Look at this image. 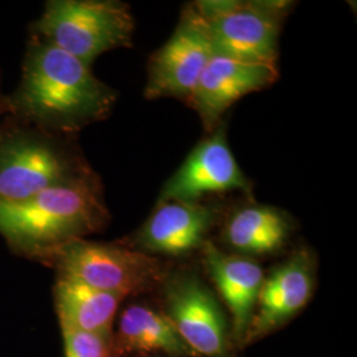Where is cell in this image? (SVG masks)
<instances>
[{"instance_id": "13", "label": "cell", "mask_w": 357, "mask_h": 357, "mask_svg": "<svg viewBox=\"0 0 357 357\" xmlns=\"http://www.w3.org/2000/svg\"><path fill=\"white\" fill-rule=\"evenodd\" d=\"M203 265L230 312L233 345L243 347L264 282V270L255 259L224 252L212 241L200 249Z\"/></svg>"}, {"instance_id": "3", "label": "cell", "mask_w": 357, "mask_h": 357, "mask_svg": "<svg viewBox=\"0 0 357 357\" xmlns=\"http://www.w3.org/2000/svg\"><path fill=\"white\" fill-rule=\"evenodd\" d=\"M56 270L57 277L85 283L122 298L149 293L162 286L168 273L165 264L125 243H105L78 238L36 255Z\"/></svg>"}, {"instance_id": "16", "label": "cell", "mask_w": 357, "mask_h": 357, "mask_svg": "<svg viewBox=\"0 0 357 357\" xmlns=\"http://www.w3.org/2000/svg\"><path fill=\"white\" fill-rule=\"evenodd\" d=\"M53 298L61 331L86 332L113 331L118 307L125 299L65 277H57Z\"/></svg>"}, {"instance_id": "17", "label": "cell", "mask_w": 357, "mask_h": 357, "mask_svg": "<svg viewBox=\"0 0 357 357\" xmlns=\"http://www.w3.org/2000/svg\"><path fill=\"white\" fill-rule=\"evenodd\" d=\"M65 357H112L114 332L63 331Z\"/></svg>"}, {"instance_id": "15", "label": "cell", "mask_w": 357, "mask_h": 357, "mask_svg": "<svg viewBox=\"0 0 357 357\" xmlns=\"http://www.w3.org/2000/svg\"><path fill=\"white\" fill-rule=\"evenodd\" d=\"M114 349L128 354H165L169 357H197L163 311L144 305L128 306L114 333Z\"/></svg>"}, {"instance_id": "10", "label": "cell", "mask_w": 357, "mask_h": 357, "mask_svg": "<svg viewBox=\"0 0 357 357\" xmlns=\"http://www.w3.org/2000/svg\"><path fill=\"white\" fill-rule=\"evenodd\" d=\"M252 184L230 150L225 126H217L168 178L158 203L200 202L206 195L249 192Z\"/></svg>"}, {"instance_id": "2", "label": "cell", "mask_w": 357, "mask_h": 357, "mask_svg": "<svg viewBox=\"0 0 357 357\" xmlns=\"http://www.w3.org/2000/svg\"><path fill=\"white\" fill-rule=\"evenodd\" d=\"M109 217L98 180L85 171L26 200L0 202V236L13 252L33 259L102 229Z\"/></svg>"}, {"instance_id": "6", "label": "cell", "mask_w": 357, "mask_h": 357, "mask_svg": "<svg viewBox=\"0 0 357 357\" xmlns=\"http://www.w3.org/2000/svg\"><path fill=\"white\" fill-rule=\"evenodd\" d=\"M88 171L41 130L0 132V202H22Z\"/></svg>"}, {"instance_id": "7", "label": "cell", "mask_w": 357, "mask_h": 357, "mask_svg": "<svg viewBox=\"0 0 357 357\" xmlns=\"http://www.w3.org/2000/svg\"><path fill=\"white\" fill-rule=\"evenodd\" d=\"M167 318L197 357H231L230 324L215 294L192 271L162 283Z\"/></svg>"}, {"instance_id": "9", "label": "cell", "mask_w": 357, "mask_h": 357, "mask_svg": "<svg viewBox=\"0 0 357 357\" xmlns=\"http://www.w3.org/2000/svg\"><path fill=\"white\" fill-rule=\"evenodd\" d=\"M317 283L311 250L298 249L264 278L243 347L253 344L293 320L310 303Z\"/></svg>"}, {"instance_id": "4", "label": "cell", "mask_w": 357, "mask_h": 357, "mask_svg": "<svg viewBox=\"0 0 357 357\" xmlns=\"http://www.w3.org/2000/svg\"><path fill=\"white\" fill-rule=\"evenodd\" d=\"M135 20L114 0H51L33 26V35L86 65L105 52L132 45Z\"/></svg>"}, {"instance_id": "11", "label": "cell", "mask_w": 357, "mask_h": 357, "mask_svg": "<svg viewBox=\"0 0 357 357\" xmlns=\"http://www.w3.org/2000/svg\"><path fill=\"white\" fill-rule=\"evenodd\" d=\"M280 77L277 64L250 63L213 54L193 90L188 105L212 132L222 115L245 96L271 86Z\"/></svg>"}, {"instance_id": "12", "label": "cell", "mask_w": 357, "mask_h": 357, "mask_svg": "<svg viewBox=\"0 0 357 357\" xmlns=\"http://www.w3.org/2000/svg\"><path fill=\"white\" fill-rule=\"evenodd\" d=\"M218 217L216 205L202 202L158 203L134 237L125 243L146 255L181 257L200 250Z\"/></svg>"}, {"instance_id": "1", "label": "cell", "mask_w": 357, "mask_h": 357, "mask_svg": "<svg viewBox=\"0 0 357 357\" xmlns=\"http://www.w3.org/2000/svg\"><path fill=\"white\" fill-rule=\"evenodd\" d=\"M115 102L114 89L94 76L89 65L35 35L26 47L19 86L8 100L20 119L60 134L106 119Z\"/></svg>"}, {"instance_id": "18", "label": "cell", "mask_w": 357, "mask_h": 357, "mask_svg": "<svg viewBox=\"0 0 357 357\" xmlns=\"http://www.w3.org/2000/svg\"><path fill=\"white\" fill-rule=\"evenodd\" d=\"M112 357H122V356H119V355H118V354H116V352H114V355H113V356Z\"/></svg>"}, {"instance_id": "14", "label": "cell", "mask_w": 357, "mask_h": 357, "mask_svg": "<svg viewBox=\"0 0 357 357\" xmlns=\"http://www.w3.org/2000/svg\"><path fill=\"white\" fill-rule=\"evenodd\" d=\"M291 233V218L280 208L246 205L227 220L221 240L234 255L252 258L281 252Z\"/></svg>"}, {"instance_id": "5", "label": "cell", "mask_w": 357, "mask_h": 357, "mask_svg": "<svg viewBox=\"0 0 357 357\" xmlns=\"http://www.w3.org/2000/svg\"><path fill=\"white\" fill-rule=\"evenodd\" d=\"M215 54L277 64L280 32L287 1H197Z\"/></svg>"}, {"instance_id": "8", "label": "cell", "mask_w": 357, "mask_h": 357, "mask_svg": "<svg viewBox=\"0 0 357 357\" xmlns=\"http://www.w3.org/2000/svg\"><path fill=\"white\" fill-rule=\"evenodd\" d=\"M213 54L204 17L193 4L185 7L172 36L150 57L144 97H174L188 102Z\"/></svg>"}]
</instances>
